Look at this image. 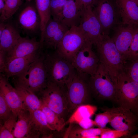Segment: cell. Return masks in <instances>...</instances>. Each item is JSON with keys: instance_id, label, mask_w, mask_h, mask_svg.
Masks as SVG:
<instances>
[{"instance_id": "6da1fadb", "label": "cell", "mask_w": 138, "mask_h": 138, "mask_svg": "<svg viewBox=\"0 0 138 138\" xmlns=\"http://www.w3.org/2000/svg\"><path fill=\"white\" fill-rule=\"evenodd\" d=\"M49 51H45L44 60L48 81L66 89L76 71L71 63L59 55L55 50Z\"/></svg>"}, {"instance_id": "7a4b0ae2", "label": "cell", "mask_w": 138, "mask_h": 138, "mask_svg": "<svg viewBox=\"0 0 138 138\" xmlns=\"http://www.w3.org/2000/svg\"><path fill=\"white\" fill-rule=\"evenodd\" d=\"M96 47L99 63L102 64L116 82L124 71L122 56L109 35L101 34L94 44Z\"/></svg>"}, {"instance_id": "3957f363", "label": "cell", "mask_w": 138, "mask_h": 138, "mask_svg": "<svg viewBox=\"0 0 138 138\" xmlns=\"http://www.w3.org/2000/svg\"><path fill=\"white\" fill-rule=\"evenodd\" d=\"M45 53L29 64L21 72L14 76L13 83L38 93L45 86L47 76L44 66Z\"/></svg>"}, {"instance_id": "277c9868", "label": "cell", "mask_w": 138, "mask_h": 138, "mask_svg": "<svg viewBox=\"0 0 138 138\" xmlns=\"http://www.w3.org/2000/svg\"><path fill=\"white\" fill-rule=\"evenodd\" d=\"M88 84L100 98L118 102L116 82L102 64L99 63L96 73L90 77Z\"/></svg>"}, {"instance_id": "5b68a950", "label": "cell", "mask_w": 138, "mask_h": 138, "mask_svg": "<svg viewBox=\"0 0 138 138\" xmlns=\"http://www.w3.org/2000/svg\"><path fill=\"white\" fill-rule=\"evenodd\" d=\"M92 9L100 24L102 34L109 35L113 28L122 23L113 0H95Z\"/></svg>"}, {"instance_id": "8992f818", "label": "cell", "mask_w": 138, "mask_h": 138, "mask_svg": "<svg viewBox=\"0 0 138 138\" xmlns=\"http://www.w3.org/2000/svg\"><path fill=\"white\" fill-rule=\"evenodd\" d=\"M118 102L120 106L133 111L138 110V83L124 71L116 80Z\"/></svg>"}, {"instance_id": "52a82bcc", "label": "cell", "mask_w": 138, "mask_h": 138, "mask_svg": "<svg viewBox=\"0 0 138 138\" xmlns=\"http://www.w3.org/2000/svg\"><path fill=\"white\" fill-rule=\"evenodd\" d=\"M66 89L55 83L47 81L45 87L38 93L42 103L60 116L67 109Z\"/></svg>"}, {"instance_id": "ba28073f", "label": "cell", "mask_w": 138, "mask_h": 138, "mask_svg": "<svg viewBox=\"0 0 138 138\" xmlns=\"http://www.w3.org/2000/svg\"><path fill=\"white\" fill-rule=\"evenodd\" d=\"M87 41L80 26H73L66 32L55 51L59 55L71 63Z\"/></svg>"}, {"instance_id": "9c48e42d", "label": "cell", "mask_w": 138, "mask_h": 138, "mask_svg": "<svg viewBox=\"0 0 138 138\" xmlns=\"http://www.w3.org/2000/svg\"><path fill=\"white\" fill-rule=\"evenodd\" d=\"M93 44L86 41L71 62L78 73L87 77L96 73L99 63L98 55L92 49Z\"/></svg>"}, {"instance_id": "30bf717a", "label": "cell", "mask_w": 138, "mask_h": 138, "mask_svg": "<svg viewBox=\"0 0 138 138\" xmlns=\"http://www.w3.org/2000/svg\"><path fill=\"white\" fill-rule=\"evenodd\" d=\"M88 78L76 72L73 78L67 86L66 97L69 111H72L83 104L88 97L90 89L86 81Z\"/></svg>"}, {"instance_id": "8fae6325", "label": "cell", "mask_w": 138, "mask_h": 138, "mask_svg": "<svg viewBox=\"0 0 138 138\" xmlns=\"http://www.w3.org/2000/svg\"><path fill=\"white\" fill-rule=\"evenodd\" d=\"M69 29L61 22L51 18L46 25L42 38L40 40L42 49H44L45 51L55 50Z\"/></svg>"}, {"instance_id": "7c38bea8", "label": "cell", "mask_w": 138, "mask_h": 138, "mask_svg": "<svg viewBox=\"0 0 138 138\" xmlns=\"http://www.w3.org/2000/svg\"><path fill=\"white\" fill-rule=\"evenodd\" d=\"M105 109L111 114L109 123L114 129L128 131L131 134L135 130L137 119L131 110L121 106Z\"/></svg>"}, {"instance_id": "4fadbf2b", "label": "cell", "mask_w": 138, "mask_h": 138, "mask_svg": "<svg viewBox=\"0 0 138 138\" xmlns=\"http://www.w3.org/2000/svg\"><path fill=\"white\" fill-rule=\"evenodd\" d=\"M138 27L121 23L115 26L111 31L113 34L111 37L124 62L128 59L131 44Z\"/></svg>"}, {"instance_id": "5bb4252c", "label": "cell", "mask_w": 138, "mask_h": 138, "mask_svg": "<svg viewBox=\"0 0 138 138\" xmlns=\"http://www.w3.org/2000/svg\"><path fill=\"white\" fill-rule=\"evenodd\" d=\"M79 26L84 32L87 41L93 44L102 34L101 25L92 7H83Z\"/></svg>"}, {"instance_id": "9a60e30c", "label": "cell", "mask_w": 138, "mask_h": 138, "mask_svg": "<svg viewBox=\"0 0 138 138\" xmlns=\"http://www.w3.org/2000/svg\"><path fill=\"white\" fill-rule=\"evenodd\" d=\"M30 114V130L28 138L52 137L54 131L49 124L46 116L40 109L36 110Z\"/></svg>"}, {"instance_id": "2e32d148", "label": "cell", "mask_w": 138, "mask_h": 138, "mask_svg": "<svg viewBox=\"0 0 138 138\" xmlns=\"http://www.w3.org/2000/svg\"><path fill=\"white\" fill-rule=\"evenodd\" d=\"M0 91L3 94L13 113L17 117L23 111H27L14 87L10 84L8 79L2 73H0Z\"/></svg>"}, {"instance_id": "e0dca14e", "label": "cell", "mask_w": 138, "mask_h": 138, "mask_svg": "<svg viewBox=\"0 0 138 138\" xmlns=\"http://www.w3.org/2000/svg\"><path fill=\"white\" fill-rule=\"evenodd\" d=\"M42 50L40 41L36 38L21 37L7 53L6 60L25 57Z\"/></svg>"}, {"instance_id": "ac0fdd59", "label": "cell", "mask_w": 138, "mask_h": 138, "mask_svg": "<svg viewBox=\"0 0 138 138\" xmlns=\"http://www.w3.org/2000/svg\"><path fill=\"white\" fill-rule=\"evenodd\" d=\"M43 51H39L28 56L6 59L2 74L8 79L22 72L32 62L39 57Z\"/></svg>"}, {"instance_id": "d6986e66", "label": "cell", "mask_w": 138, "mask_h": 138, "mask_svg": "<svg viewBox=\"0 0 138 138\" xmlns=\"http://www.w3.org/2000/svg\"><path fill=\"white\" fill-rule=\"evenodd\" d=\"M17 22L20 27L27 32L33 33L39 28L40 19L36 8L29 5L20 12Z\"/></svg>"}, {"instance_id": "ffe728a7", "label": "cell", "mask_w": 138, "mask_h": 138, "mask_svg": "<svg viewBox=\"0 0 138 138\" xmlns=\"http://www.w3.org/2000/svg\"><path fill=\"white\" fill-rule=\"evenodd\" d=\"M123 24L138 26V6L131 0H113Z\"/></svg>"}, {"instance_id": "44dd1931", "label": "cell", "mask_w": 138, "mask_h": 138, "mask_svg": "<svg viewBox=\"0 0 138 138\" xmlns=\"http://www.w3.org/2000/svg\"><path fill=\"white\" fill-rule=\"evenodd\" d=\"M14 84L25 108L30 113L40 109L42 102L35 93L16 83Z\"/></svg>"}, {"instance_id": "7402d4cb", "label": "cell", "mask_w": 138, "mask_h": 138, "mask_svg": "<svg viewBox=\"0 0 138 138\" xmlns=\"http://www.w3.org/2000/svg\"><path fill=\"white\" fill-rule=\"evenodd\" d=\"M82 9L74 0H67L64 6L61 22L69 29L79 26Z\"/></svg>"}, {"instance_id": "603a6c76", "label": "cell", "mask_w": 138, "mask_h": 138, "mask_svg": "<svg viewBox=\"0 0 138 138\" xmlns=\"http://www.w3.org/2000/svg\"><path fill=\"white\" fill-rule=\"evenodd\" d=\"M21 37L13 25L7 23L5 29L0 34V51L7 54Z\"/></svg>"}, {"instance_id": "cb8c5ba5", "label": "cell", "mask_w": 138, "mask_h": 138, "mask_svg": "<svg viewBox=\"0 0 138 138\" xmlns=\"http://www.w3.org/2000/svg\"><path fill=\"white\" fill-rule=\"evenodd\" d=\"M14 131L15 138H28L30 130V114L27 111H25L17 116Z\"/></svg>"}, {"instance_id": "d4e9b609", "label": "cell", "mask_w": 138, "mask_h": 138, "mask_svg": "<svg viewBox=\"0 0 138 138\" xmlns=\"http://www.w3.org/2000/svg\"><path fill=\"white\" fill-rule=\"evenodd\" d=\"M51 0H36V7L40 19L41 38L43 37L45 27L51 18L50 4Z\"/></svg>"}, {"instance_id": "484cf974", "label": "cell", "mask_w": 138, "mask_h": 138, "mask_svg": "<svg viewBox=\"0 0 138 138\" xmlns=\"http://www.w3.org/2000/svg\"><path fill=\"white\" fill-rule=\"evenodd\" d=\"M97 107L90 105H82L76 109L66 123H77L82 120L90 118L95 113Z\"/></svg>"}, {"instance_id": "4316f807", "label": "cell", "mask_w": 138, "mask_h": 138, "mask_svg": "<svg viewBox=\"0 0 138 138\" xmlns=\"http://www.w3.org/2000/svg\"><path fill=\"white\" fill-rule=\"evenodd\" d=\"M44 113L48 122L54 131L62 130L65 124L63 118L42 103L40 109Z\"/></svg>"}, {"instance_id": "83f0119b", "label": "cell", "mask_w": 138, "mask_h": 138, "mask_svg": "<svg viewBox=\"0 0 138 138\" xmlns=\"http://www.w3.org/2000/svg\"><path fill=\"white\" fill-rule=\"evenodd\" d=\"M107 128L84 129L79 127H74L70 130L67 134V137L72 138H92L94 136L100 135L110 129Z\"/></svg>"}, {"instance_id": "f1b7e54d", "label": "cell", "mask_w": 138, "mask_h": 138, "mask_svg": "<svg viewBox=\"0 0 138 138\" xmlns=\"http://www.w3.org/2000/svg\"><path fill=\"white\" fill-rule=\"evenodd\" d=\"M17 116L13 114L2 124H0V138H14V131Z\"/></svg>"}, {"instance_id": "f546056e", "label": "cell", "mask_w": 138, "mask_h": 138, "mask_svg": "<svg viewBox=\"0 0 138 138\" xmlns=\"http://www.w3.org/2000/svg\"><path fill=\"white\" fill-rule=\"evenodd\" d=\"M22 0H6L5 7L3 14L1 15L2 21L9 19L19 8Z\"/></svg>"}, {"instance_id": "4dcf8cb0", "label": "cell", "mask_w": 138, "mask_h": 138, "mask_svg": "<svg viewBox=\"0 0 138 138\" xmlns=\"http://www.w3.org/2000/svg\"><path fill=\"white\" fill-rule=\"evenodd\" d=\"M67 0H51L50 8L51 16L56 21L61 22L64 5Z\"/></svg>"}, {"instance_id": "1f68e13d", "label": "cell", "mask_w": 138, "mask_h": 138, "mask_svg": "<svg viewBox=\"0 0 138 138\" xmlns=\"http://www.w3.org/2000/svg\"><path fill=\"white\" fill-rule=\"evenodd\" d=\"M127 60L129 62H125L124 71L132 80L138 83V59Z\"/></svg>"}, {"instance_id": "d6a6232c", "label": "cell", "mask_w": 138, "mask_h": 138, "mask_svg": "<svg viewBox=\"0 0 138 138\" xmlns=\"http://www.w3.org/2000/svg\"><path fill=\"white\" fill-rule=\"evenodd\" d=\"M13 114L3 94L0 91V124H3Z\"/></svg>"}, {"instance_id": "836d02e7", "label": "cell", "mask_w": 138, "mask_h": 138, "mask_svg": "<svg viewBox=\"0 0 138 138\" xmlns=\"http://www.w3.org/2000/svg\"><path fill=\"white\" fill-rule=\"evenodd\" d=\"M104 110L103 112L96 115L94 120L96 126L99 128H105L107 124L110 122L111 117V114L108 111L105 109Z\"/></svg>"}, {"instance_id": "e575fe53", "label": "cell", "mask_w": 138, "mask_h": 138, "mask_svg": "<svg viewBox=\"0 0 138 138\" xmlns=\"http://www.w3.org/2000/svg\"><path fill=\"white\" fill-rule=\"evenodd\" d=\"M136 59H138V27L133 37L127 60Z\"/></svg>"}, {"instance_id": "d590c367", "label": "cell", "mask_w": 138, "mask_h": 138, "mask_svg": "<svg viewBox=\"0 0 138 138\" xmlns=\"http://www.w3.org/2000/svg\"><path fill=\"white\" fill-rule=\"evenodd\" d=\"M131 134L127 131H120L110 129L102 133L100 136L101 138H118Z\"/></svg>"}, {"instance_id": "8d00e7d4", "label": "cell", "mask_w": 138, "mask_h": 138, "mask_svg": "<svg viewBox=\"0 0 138 138\" xmlns=\"http://www.w3.org/2000/svg\"><path fill=\"white\" fill-rule=\"evenodd\" d=\"M78 124L80 127L84 129H88L91 128L95 125L94 120L87 118L84 119L79 122Z\"/></svg>"}, {"instance_id": "74e56055", "label": "cell", "mask_w": 138, "mask_h": 138, "mask_svg": "<svg viewBox=\"0 0 138 138\" xmlns=\"http://www.w3.org/2000/svg\"><path fill=\"white\" fill-rule=\"evenodd\" d=\"M79 7L82 9L84 7H93L95 0H74Z\"/></svg>"}, {"instance_id": "f35d334b", "label": "cell", "mask_w": 138, "mask_h": 138, "mask_svg": "<svg viewBox=\"0 0 138 138\" xmlns=\"http://www.w3.org/2000/svg\"><path fill=\"white\" fill-rule=\"evenodd\" d=\"M6 53L2 51H0V72L2 73L4 70L6 61Z\"/></svg>"}, {"instance_id": "ab89813d", "label": "cell", "mask_w": 138, "mask_h": 138, "mask_svg": "<svg viewBox=\"0 0 138 138\" xmlns=\"http://www.w3.org/2000/svg\"><path fill=\"white\" fill-rule=\"evenodd\" d=\"M5 7V2L4 0H0V13L1 15L3 13Z\"/></svg>"}, {"instance_id": "60d3db41", "label": "cell", "mask_w": 138, "mask_h": 138, "mask_svg": "<svg viewBox=\"0 0 138 138\" xmlns=\"http://www.w3.org/2000/svg\"><path fill=\"white\" fill-rule=\"evenodd\" d=\"M7 24L1 21L0 24V34H1L5 29Z\"/></svg>"}, {"instance_id": "b9f144b4", "label": "cell", "mask_w": 138, "mask_h": 138, "mask_svg": "<svg viewBox=\"0 0 138 138\" xmlns=\"http://www.w3.org/2000/svg\"><path fill=\"white\" fill-rule=\"evenodd\" d=\"M135 3L138 6V0H131Z\"/></svg>"}, {"instance_id": "7bdbcfd3", "label": "cell", "mask_w": 138, "mask_h": 138, "mask_svg": "<svg viewBox=\"0 0 138 138\" xmlns=\"http://www.w3.org/2000/svg\"><path fill=\"white\" fill-rule=\"evenodd\" d=\"M27 1H31V0H26Z\"/></svg>"}, {"instance_id": "ee69618b", "label": "cell", "mask_w": 138, "mask_h": 138, "mask_svg": "<svg viewBox=\"0 0 138 138\" xmlns=\"http://www.w3.org/2000/svg\"><path fill=\"white\" fill-rule=\"evenodd\" d=\"M137 114H138L137 115H138V110H137Z\"/></svg>"}, {"instance_id": "f6af8a7d", "label": "cell", "mask_w": 138, "mask_h": 138, "mask_svg": "<svg viewBox=\"0 0 138 138\" xmlns=\"http://www.w3.org/2000/svg\"><path fill=\"white\" fill-rule=\"evenodd\" d=\"M4 0V1H5H5H6V0Z\"/></svg>"}]
</instances>
